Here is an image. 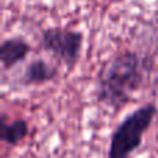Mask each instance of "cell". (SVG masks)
<instances>
[{
  "instance_id": "1",
  "label": "cell",
  "mask_w": 158,
  "mask_h": 158,
  "mask_svg": "<svg viewBox=\"0 0 158 158\" xmlns=\"http://www.w3.org/2000/svg\"><path fill=\"white\" fill-rule=\"evenodd\" d=\"M153 69V61L144 56L125 50L107 61L96 83V100L114 110H121L132 101V96L142 89Z\"/></svg>"
},
{
  "instance_id": "4",
  "label": "cell",
  "mask_w": 158,
  "mask_h": 158,
  "mask_svg": "<svg viewBox=\"0 0 158 158\" xmlns=\"http://www.w3.org/2000/svg\"><path fill=\"white\" fill-rule=\"evenodd\" d=\"M32 52V46L29 42L22 36H11L2 42L0 44V63L2 69L7 71L22 61L27 60V57Z\"/></svg>"
},
{
  "instance_id": "2",
  "label": "cell",
  "mask_w": 158,
  "mask_h": 158,
  "mask_svg": "<svg viewBox=\"0 0 158 158\" xmlns=\"http://www.w3.org/2000/svg\"><path fill=\"white\" fill-rule=\"evenodd\" d=\"M157 114L158 107L154 103H146L129 112L111 133L107 158H132L142 147L143 137Z\"/></svg>"
},
{
  "instance_id": "3",
  "label": "cell",
  "mask_w": 158,
  "mask_h": 158,
  "mask_svg": "<svg viewBox=\"0 0 158 158\" xmlns=\"http://www.w3.org/2000/svg\"><path fill=\"white\" fill-rule=\"evenodd\" d=\"M85 36L81 31L53 27L40 33V46L68 69H74L79 63Z\"/></svg>"
},
{
  "instance_id": "5",
  "label": "cell",
  "mask_w": 158,
  "mask_h": 158,
  "mask_svg": "<svg viewBox=\"0 0 158 158\" xmlns=\"http://www.w3.org/2000/svg\"><path fill=\"white\" fill-rule=\"evenodd\" d=\"M58 77V67L50 64L44 58H33L27 64L24 74L19 78V83L24 86L31 85H43L47 82L54 81Z\"/></svg>"
},
{
  "instance_id": "6",
  "label": "cell",
  "mask_w": 158,
  "mask_h": 158,
  "mask_svg": "<svg viewBox=\"0 0 158 158\" xmlns=\"http://www.w3.org/2000/svg\"><path fill=\"white\" fill-rule=\"evenodd\" d=\"M29 135V123L24 118H17L8 122L7 114L2 112V126H0V137L6 144L15 147L22 143Z\"/></svg>"
}]
</instances>
